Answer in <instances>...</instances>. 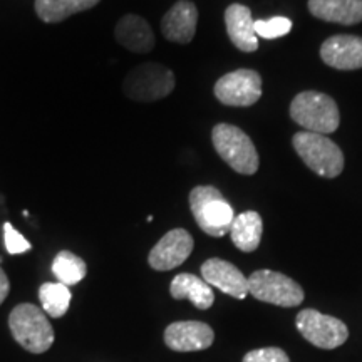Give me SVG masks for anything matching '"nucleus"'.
<instances>
[{
  "label": "nucleus",
  "mask_w": 362,
  "mask_h": 362,
  "mask_svg": "<svg viewBox=\"0 0 362 362\" xmlns=\"http://www.w3.org/2000/svg\"><path fill=\"white\" fill-rule=\"evenodd\" d=\"M189 208L198 226L210 237H225L233 223V208L218 188L197 187L189 193Z\"/></svg>",
  "instance_id": "obj_1"
},
{
  "label": "nucleus",
  "mask_w": 362,
  "mask_h": 362,
  "mask_svg": "<svg viewBox=\"0 0 362 362\" xmlns=\"http://www.w3.org/2000/svg\"><path fill=\"white\" fill-rule=\"evenodd\" d=\"M211 141L221 160L237 173L255 175L259 171V153L245 131L233 124L220 123L211 131Z\"/></svg>",
  "instance_id": "obj_2"
},
{
  "label": "nucleus",
  "mask_w": 362,
  "mask_h": 362,
  "mask_svg": "<svg viewBox=\"0 0 362 362\" xmlns=\"http://www.w3.org/2000/svg\"><path fill=\"white\" fill-rule=\"evenodd\" d=\"M13 339L33 354H42L54 344V329L44 310L34 304L16 305L8 315Z\"/></svg>",
  "instance_id": "obj_3"
},
{
  "label": "nucleus",
  "mask_w": 362,
  "mask_h": 362,
  "mask_svg": "<svg viewBox=\"0 0 362 362\" xmlns=\"http://www.w3.org/2000/svg\"><path fill=\"white\" fill-rule=\"evenodd\" d=\"M291 117L310 133H334L341 123L336 101L319 90H304L291 104Z\"/></svg>",
  "instance_id": "obj_4"
},
{
  "label": "nucleus",
  "mask_w": 362,
  "mask_h": 362,
  "mask_svg": "<svg viewBox=\"0 0 362 362\" xmlns=\"http://www.w3.org/2000/svg\"><path fill=\"white\" fill-rule=\"evenodd\" d=\"M292 144L309 166V170L322 178H336L344 170V155L336 143L325 138V134L300 131L292 138Z\"/></svg>",
  "instance_id": "obj_5"
},
{
  "label": "nucleus",
  "mask_w": 362,
  "mask_h": 362,
  "mask_svg": "<svg viewBox=\"0 0 362 362\" xmlns=\"http://www.w3.org/2000/svg\"><path fill=\"white\" fill-rule=\"evenodd\" d=\"M175 89V74L166 66L148 62L134 67L123 83L124 94L133 101L151 103L166 98Z\"/></svg>",
  "instance_id": "obj_6"
},
{
  "label": "nucleus",
  "mask_w": 362,
  "mask_h": 362,
  "mask_svg": "<svg viewBox=\"0 0 362 362\" xmlns=\"http://www.w3.org/2000/svg\"><path fill=\"white\" fill-rule=\"evenodd\" d=\"M248 293L257 300L279 307H297L304 302V291L296 280L274 270H257L248 277Z\"/></svg>",
  "instance_id": "obj_7"
},
{
  "label": "nucleus",
  "mask_w": 362,
  "mask_h": 362,
  "mask_svg": "<svg viewBox=\"0 0 362 362\" xmlns=\"http://www.w3.org/2000/svg\"><path fill=\"white\" fill-rule=\"evenodd\" d=\"M298 332L320 349H336L349 337V330L342 320L320 314L319 310L305 309L296 319Z\"/></svg>",
  "instance_id": "obj_8"
},
{
  "label": "nucleus",
  "mask_w": 362,
  "mask_h": 362,
  "mask_svg": "<svg viewBox=\"0 0 362 362\" xmlns=\"http://www.w3.org/2000/svg\"><path fill=\"white\" fill-rule=\"evenodd\" d=\"M214 93L225 106L248 107L262 98V78L252 69L228 72L216 81Z\"/></svg>",
  "instance_id": "obj_9"
},
{
  "label": "nucleus",
  "mask_w": 362,
  "mask_h": 362,
  "mask_svg": "<svg viewBox=\"0 0 362 362\" xmlns=\"http://www.w3.org/2000/svg\"><path fill=\"white\" fill-rule=\"evenodd\" d=\"M193 237L185 228H175L163 237L149 252L148 264L151 269L166 272L185 264L193 252Z\"/></svg>",
  "instance_id": "obj_10"
},
{
  "label": "nucleus",
  "mask_w": 362,
  "mask_h": 362,
  "mask_svg": "<svg viewBox=\"0 0 362 362\" xmlns=\"http://www.w3.org/2000/svg\"><path fill=\"white\" fill-rule=\"evenodd\" d=\"M214 329L208 324L197 322V320L175 322L165 330L166 346L176 352L205 351L214 344Z\"/></svg>",
  "instance_id": "obj_11"
},
{
  "label": "nucleus",
  "mask_w": 362,
  "mask_h": 362,
  "mask_svg": "<svg viewBox=\"0 0 362 362\" xmlns=\"http://www.w3.org/2000/svg\"><path fill=\"white\" fill-rule=\"evenodd\" d=\"M320 57L334 69H362V37L347 34L332 35L320 47Z\"/></svg>",
  "instance_id": "obj_12"
},
{
  "label": "nucleus",
  "mask_w": 362,
  "mask_h": 362,
  "mask_svg": "<svg viewBox=\"0 0 362 362\" xmlns=\"http://www.w3.org/2000/svg\"><path fill=\"white\" fill-rule=\"evenodd\" d=\"M202 279L230 297L245 298L248 296V279L230 262L210 259L202 265Z\"/></svg>",
  "instance_id": "obj_13"
},
{
  "label": "nucleus",
  "mask_w": 362,
  "mask_h": 362,
  "mask_svg": "<svg viewBox=\"0 0 362 362\" xmlns=\"http://www.w3.org/2000/svg\"><path fill=\"white\" fill-rule=\"evenodd\" d=\"M198 24V8L189 0H180L161 21L163 35L171 42L188 44L192 42L197 34Z\"/></svg>",
  "instance_id": "obj_14"
},
{
  "label": "nucleus",
  "mask_w": 362,
  "mask_h": 362,
  "mask_svg": "<svg viewBox=\"0 0 362 362\" xmlns=\"http://www.w3.org/2000/svg\"><path fill=\"white\" fill-rule=\"evenodd\" d=\"M225 25L228 37L242 52H255L259 49V35L255 33L250 8L242 4H232L225 11Z\"/></svg>",
  "instance_id": "obj_15"
},
{
  "label": "nucleus",
  "mask_w": 362,
  "mask_h": 362,
  "mask_svg": "<svg viewBox=\"0 0 362 362\" xmlns=\"http://www.w3.org/2000/svg\"><path fill=\"white\" fill-rule=\"evenodd\" d=\"M116 40L123 47L136 54H146L155 47V34L143 17L128 13L117 22L115 30Z\"/></svg>",
  "instance_id": "obj_16"
},
{
  "label": "nucleus",
  "mask_w": 362,
  "mask_h": 362,
  "mask_svg": "<svg viewBox=\"0 0 362 362\" xmlns=\"http://www.w3.org/2000/svg\"><path fill=\"white\" fill-rule=\"evenodd\" d=\"M309 11L325 22L342 25L362 22V0H309Z\"/></svg>",
  "instance_id": "obj_17"
},
{
  "label": "nucleus",
  "mask_w": 362,
  "mask_h": 362,
  "mask_svg": "<svg viewBox=\"0 0 362 362\" xmlns=\"http://www.w3.org/2000/svg\"><path fill=\"white\" fill-rule=\"evenodd\" d=\"M171 297L176 300L188 298L197 309L206 310L214 305L215 293L205 280L193 274H180L171 280L170 285Z\"/></svg>",
  "instance_id": "obj_18"
},
{
  "label": "nucleus",
  "mask_w": 362,
  "mask_h": 362,
  "mask_svg": "<svg viewBox=\"0 0 362 362\" xmlns=\"http://www.w3.org/2000/svg\"><path fill=\"white\" fill-rule=\"evenodd\" d=\"M262 232H264V221L257 211H245L235 216L230 226V237L233 245L238 250L250 253L260 245Z\"/></svg>",
  "instance_id": "obj_19"
},
{
  "label": "nucleus",
  "mask_w": 362,
  "mask_h": 362,
  "mask_svg": "<svg viewBox=\"0 0 362 362\" xmlns=\"http://www.w3.org/2000/svg\"><path fill=\"white\" fill-rule=\"evenodd\" d=\"M101 0H35V13L47 24L66 21L74 13L89 11Z\"/></svg>",
  "instance_id": "obj_20"
},
{
  "label": "nucleus",
  "mask_w": 362,
  "mask_h": 362,
  "mask_svg": "<svg viewBox=\"0 0 362 362\" xmlns=\"http://www.w3.org/2000/svg\"><path fill=\"white\" fill-rule=\"evenodd\" d=\"M39 298L45 314L54 317V319H59V317H62L69 310L72 293L69 287L64 284L47 282L40 285Z\"/></svg>",
  "instance_id": "obj_21"
},
{
  "label": "nucleus",
  "mask_w": 362,
  "mask_h": 362,
  "mask_svg": "<svg viewBox=\"0 0 362 362\" xmlns=\"http://www.w3.org/2000/svg\"><path fill=\"white\" fill-rule=\"evenodd\" d=\"M52 274L61 284L69 285L79 284L88 274V265L81 257L69 250H62L52 260Z\"/></svg>",
  "instance_id": "obj_22"
},
{
  "label": "nucleus",
  "mask_w": 362,
  "mask_h": 362,
  "mask_svg": "<svg viewBox=\"0 0 362 362\" xmlns=\"http://www.w3.org/2000/svg\"><path fill=\"white\" fill-rule=\"evenodd\" d=\"M292 29V21L287 17H272L269 21H255V33L264 39H277L287 35Z\"/></svg>",
  "instance_id": "obj_23"
},
{
  "label": "nucleus",
  "mask_w": 362,
  "mask_h": 362,
  "mask_svg": "<svg viewBox=\"0 0 362 362\" xmlns=\"http://www.w3.org/2000/svg\"><path fill=\"white\" fill-rule=\"evenodd\" d=\"M4 242H6V248L11 255H19V253L29 252L33 245L27 242L25 237L13 228L12 223H4Z\"/></svg>",
  "instance_id": "obj_24"
},
{
  "label": "nucleus",
  "mask_w": 362,
  "mask_h": 362,
  "mask_svg": "<svg viewBox=\"0 0 362 362\" xmlns=\"http://www.w3.org/2000/svg\"><path fill=\"white\" fill-rule=\"evenodd\" d=\"M243 362H291V359L279 347H264V349L248 352L243 357Z\"/></svg>",
  "instance_id": "obj_25"
},
{
  "label": "nucleus",
  "mask_w": 362,
  "mask_h": 362,
  "mask_svg": "<svg viewBox=\"0 0 362 362\" xmlns=\"http://www.w3.org/2000/svg\"><path fill=\"white\" fill-rule=\"evenodd\" d=\"M0 264H2V257H0ZM8 292H11V282H8L6 272L0 267V305H2V302L7 298Z\"/></svg>",
  "instance_id": "obj_26"
}]
</instances>
